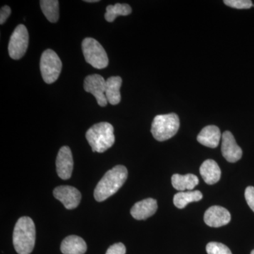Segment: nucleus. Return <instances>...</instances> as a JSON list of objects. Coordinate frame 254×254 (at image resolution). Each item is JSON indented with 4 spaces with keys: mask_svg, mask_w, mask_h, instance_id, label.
I'll use <instances>...</instances> for the list:
<instances>
[{
    "mask_svg": "<svg viewBox=\"0 0 254 254\" xmlns=\"http://www.w3.org/2000/svg\"><path fill=\"white\" fill-rule=\"evenodd\" d=\"M200 174L205 183L212 185L220 181L221 170L216 162L207 160L200 166Z\"/></svg>",
    "mask_w": 254,
    "mask_h": 254,
    "instance_id": "obj_15",
    "label": "nucleus"
},
{
    "mask_svg": "<svg viewBox=\"0 0 254 254\" xmlns=\"http://www.w3.org/2000/svg\"><path fill=\"white\" fill-rule=\"evenodd\" d=\"M86 250L85 241L76 235L66 237L61 244V252L64 254H84Z\"/></svg>",
    "mask_w": 254,
    "mask_h": 254,
    "instance_id": "obj_16",
    "label": "nucleus"
},
{
    "mask_svg": "<svg viewBox=\"0 0 254 254\" xmlns=\"http://www.w3.org/2000/svg\"><path fill=\"white\" fill-rule=\"evenodd\" d=\"M86 2L91 3V2H98V0H86Z\"/></svg>",
    "mask_w": 254,
    "mask_h": 254,
    "instance_id": "obj_27",
    "label": "nucleus"
},
{
    "mask_svg": "<svg viewBox=\"0 0 254 254\" xmlns=\"http://www.w3.org/2000/svg\"><path fill=\"white\" fill-rule=\"evenodd\" d=\"M53 194L68 210L76 208L81 200L79 190L71 186L58 187L53 190Z\"/></svg>",
    "mask_w": 254,
    "mask_h": 254,
    "instance_id": "obj_9",
    "label": "nucleus"
},
{
    "mask_svg": "<svg viewBox=\"0 0 254 254\" xmlns=\"http://www.w3.org/2000/svg\"><path fill=\"white\" fill-rule=\"evenodd\" d=\"M82 50L86 63L98 69H103L109 63L108 55L99 42L94 38H86L82 42Z\"/></svg>",
    "mask_w": 254,
    "mask_h": 254,
    "instance_id": "obj_5",
    "label": "nucleus"
},
{
    "mask_svg": "<svg viewBox=\"0 0 254 254\" xmlns=\"http://www.w3.org/2000/svg\"><path fill=\"white\" fill-rule=\"evenodd\" d=\"M245 198L247 204L254 212V187H248L245 190Z\"/></svg>",
    "mask_w": 254,
    "mask_h": 254,
    "instance_id": "obj_25",
    "label": "nucleus"
},
{
    "mask_svg": "<svg viewBox=\"0 0 254 254\" xmlns=\"http://www.w3.org/2000/svg\"><path fill=\"white\" fill-rule=\"evenodd\" d=\"M198 177L193 174H187L185 175L175 174L172 177V185L175 190L180 191L185 190H192L198 185Z\"/></svg>",
    "mask_w": 254,
    "mask_h": 254,
    "instance_id": "obj_18",
    "label": "nucleus"
},
{
    "mask_svg": "<svg viewBox=\"0 0 254 254\" xmlns=\"http://www.w3.org/2000/svg\"><path fill=\"white\" fill-rule=\"evenodd\" d=\"M42 11L51 23H56L60 17L59 1L58 0H42L40 1Z\"/></svg>",
    "mask_w": 254,
    "mask_h": 254,
    "instance_id": "obj_20",
    "label": "nucleus"
},
{
    "mask_svg": "<svg viewBox=\"0 0 254 254\" xmlns=\"http://www.w3.org/2000/svg\"><path fill=\"white\" fill-rule=\"evenodd\" d=\"M36 227L31 218H19L14 227L13 244L18 254H30L36 242Z\"/></svg>",
    "mask_w": 254,
    "mask_h": 254,
    "instance_id": "obj_2",
    "label": "nucleus"
},
{
    "mask_svg": "<svg viewBox=\"0 0 254 254\" xmlns=\"http://www.w3.org/2000/svg\"><path fill=\"white\" fill-rule=\"evenodd\" d=\"M221 150L224 158L230 163H236L242 158V148L237 145L235 137L230 131L222 133Z\"/></svg>",
    "mask_w": 254,
    "mask_h": 254,
    "instance_id": "obj_10",
    "label": "nucleus"
},
{
    "mask_svg": "<svg viewBox=\"0 0 254 254\" xmlns=\"http://www.w3.org/2000/svg\"><path fill=\"white\" fill-rule=\"evenodd\" d=\"M158 209L157 200L153 198H146L137 202L131 209L132 217L136 220H146L154 215Z\"/></svg>",
    "mask_w": 254,
    "mask_h": 254,
    "instance_id": "obj_13",
    "label": "nucleus"
},
{
    "mask_svg": "<svg viewBox=\"0 0 254 254\" xmlns=\"http://www.w3.org/2000/svg\"><path fill=\"white\" fill-rule=\"evenodd\" d=\"M131 7L127 4L117 3L107 6L105 18L108 22H113L119 16H128L131 13Z\"/></svg>",
    "mask_w": 254,
    "mask_h": 254,
    "instance_id": "obj_21",
    "label": "nucleus"
},
{
    "mask_svg": "<svg viewBox=\"0 0 254 254\" xmlns=\"http://www.w3.org/2000/svg\"><path fill=\"white\" fill-rule=\"evenodd\" d=\"M224 3L230 7L237 9H250L254 4L250 0H225Z\"/></svg>",
    "mask_w": 254,
    "mask_h": 254,
    "instance_id": "obj_23",
    "label": "nucleus"
},
{
    "mask_svg": "<svg viewBox=\"0 0 254 254\" xmlns=\"http://www.w3.org/2000/svg\"><path fill=\"white\" fill-rule=\"evenodd\" d=\"M222 138L221 132L218 127L210 125L204 127L197 136V140L202 145L208 148L218 147Z\"/></svg>",
    "mask_w": 254,
    "mask_h": 254,
    "instance_id": "obj_14",
    "label": "nucleus"
},
{
    "mask_svg": "<svg viewBox=\"0 0 254 254\" xmlns=\"http://www.w3.org/2000/svg\"><path fill=\"white\" fill-rule=\"evenodd\" d=\"M11 14V9L7 5L1 7V12H0V24L2 25L3 23H5V21L7 20L9 16Z\"/></svg>",
    "mask_w": 254,
    "mask_h": 254,
    "instance_id": "obj_26",
    "label": "nucleus"
},
{
    "mask_svg": "<svg viewBox=\"0 0 254 254\" xmlns=\"http://www.w3.org/2000/svg\"><path fill=\"white\" fill-rule=\"evenodd\" d=\"M128 177L127 169L123 165H117L107 172L98 182L94 190L95 199L104 201L115 194L123 186Z\"/></svg>",
    "mask_w": 254,
    "mask_h": 254,
    "instance_id": "obj_1",
    "label": "nucleus"
},
{
    "mask_svg": "<svg viewBox=\"0 0 254 254\" xmlns=\"http://www.w3.org/2000/svg\"><path fill=\"white\" fill-rule=\"evenodd\" d=\"M29 42V35L24 25H18L10 38L8 51L10 58L20 60L26 54Z\"/></svg>",
    "mask_w": 254,
    "mask_h": 254,
    "instance_id": "obj_7",
    "label": "nucleus"
},
{
    "mask_svg": "<svg viewBox=\"0 0 254 254\" xmlns=\"http://www.w3.org/2000/svg\"><path fill=\"white\" fill-rule=\"evenodd\" d=\"M73 167L72 153L69 147L60 148L56 160L57 173L63 180H68L71 177Z\"/></svg>",
    "mask_w": 254,
    "mask_h": 254,
    "instance_id": "obj_11",
    "label": "nucleus"
},
{
    "mask_svg": "<svg viewBox=\"0 0 254 254\" xmlns=\"http://www.w3.org/2000/svg\"><path fill=\"white\" fill-rule=\"evenodd\" d=\"M231 220V215L226 208L214 205L210 207L204 214V221L208 226L220 227L226 225Z\"/></svg>",
    "mask_w": 254,
    "mask_h": 254,
    "instance_id": "obj_12",
    "label": "nucleus"
},
{
    "mask_svg": "<svg viewBox=\"0 0 254 254\" xmlns=\"http://www.w3.org/2000/svg\"><path fill=\"white\" fill-rule=\"evenodd\" d=\"M203 198V194L200 190L193 191H180L174 196V204L177 208L182 209L185 208L187 204L192 202L199 201Z\"/></svg>",
    "mask_w": 254,
    "mask_h": 254,
    "instance_id": "obj_19",
    "label": "nucleus"
},
{
    "mask_svg": "<svg viewBox=\"0 0 254 254\" xmlns=\"http://www.w3.org/2000/svg\"><path fill=\"white\" fill-rule=\"evenodd\" d=\"M86 136L92 150L98 153H104L115 141L113 126L108 123L95 124L87 131Z\"/></svg>",
    "mask_w": 254,
    "mask_h": 254,
    "instance_id": "obj_3",
    "label": "nucleus"
},
{
    "mask_svg": "<svg viewBox=\"0 0 254 254\" xmlns=\"http://www.w3.org/2000/svg\"><path fill=\"white\" fill-rule=\"evenodd\" d=\"M206 252L208 254H232L230 249L218 242H210L206 246Z\"/></svg>",
    "mask_w": 254,
    "mask_h": 254,
    "instance_id": "obj_22",
    "label": "nucleus"
},
{
    "mask_svg": "<svg viewBox=\"0 0 254 254\" xmlns=\"http://www.w3.org/2000/svg\"><path fill=\"white\" fill-rule=\"evenodd\" d=\"M180 128L177 114L157 115L152 123L151 133L158 141H165L175 136Z\"/></svg>",
    "mask_w": 254,
    "mask_h": 254,
    "instance_id": "obj_4",
    "label": "nucleus"
},
{
    "mask_svg": "<svg viewBox=\"0 0 254 254\" xmlns=\"http://www.w3.org/2000/svg\"><path fill=\"white\" fill-rule=\"evenodd\" d=\"M126 247L123 243H117L110 246L107 251L106 254H125Z\"/></svg>",
    "mask_w": 254,
    "mask_h": 254,
    "instance_id": "obj_24",
    "label": "nucleus"
},
{
    "mask_svg": "<svg viewBox=\"0 0 254 254\" xmlns=\"http://www.w3.org/2000/svg\"><path fill=\"white\" fill-rule=\"evenodd\" d=\"M251 254H254V250L252 251V253Z\"/></svg>",
    "mask_w": 254,
    "mask_h": 254,
    "instance_id": "obj_28",
    "label": "nucleus"
},
{
    "mask_svg": "<svg viewBox=\"0 0 254 254\" xmlns=\"http://www.w3.org/2000/svg\"><path fill=\"white\" fill-rule=\"evenodd\" d=\"M122 84L123 79L120 76H111L107 80L105 96L110 104L118 105L121 101L120 88Z\"/></svg>",
    "mask_w": 254,
    "mask_h": 254,
    "instance_id": "obj_17",
    "label": "nucleus"
},
{
    "mask_svg": "<svg viewBox=\"0 0 254 254\" xmlns=\"http://www.w3.org/2000/svg\"><path fill=\"white\" fill-rule=\"evenodd\" d=\"M83 88L87 93L94 95L98 104L105 107L108 104V100L105 96L106 81L99 74L89 75L85 78Z\"/></svg>",
    "mask_w": 254,
    "mask_h": 254,
    "instance_id": "obj_8",
    "label": "nucleus"
},
{
    "mask_svg": "<svg viewBox=\"0 0 254 254\" xmlns=\"http://www.w3.org/2000/svg\"><path fill=\"white\" fill-rule=\"evenodd\" d=\"M40 67L44 81L48 84H51L59 78L63 68V63L55 51L48 49L42 54Z\"/></svg>",
    "mask_w": 254,
    "mask_h": 254,
    "instance_id": "obj_6",
    "label": "nucleus"
}]
</instances>
